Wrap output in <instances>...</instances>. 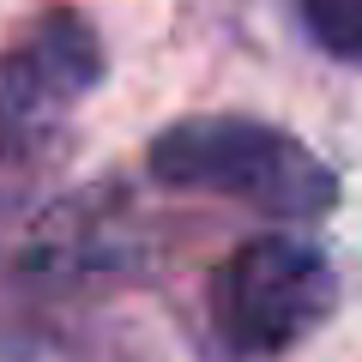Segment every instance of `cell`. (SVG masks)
<instances>
[{
    "label": "cell",
    "instance_id": "cell-4",
    "mask_svg": "<svg viewBox=\"0 0 362 362\" xmlns=\"http://www.w3.org/2000/svg\"><path fill=\"white\" fill-rule=\"evenodd\" d=\"M133 254L127 242V211L115 194H73L37 223L25 259L30 272H49V278H90V272H121Z\"/></svg>",
    "mask_w": 362,
    "mask_h": 362
},
{
    "label": "cell",
    "instance_id": "cell-2",
    "mask_svg": "<svg viewBox=\"0 0 362 362\" xmlns=\"http://www.w3.org/2000/svg\"><path fill=\"white\" fill-rule=\"evenodd\" d=\"M338 308V272L302 235H254L211 272V344L223 362H272Z\"/></svg>",
    "mask_w": 362,
    "mask_h": 362
},
{
    "label": "cell",
    "instance_id": "cell-1",
    "mask_svg": "<svg viewBox=\"0 0 362 362\" xmlns=\"http://www.w3.org/2000/svg\"><path fill=\"white\" fill-rule=\"evenodd\" d=\"M145 169L175 194H218L272 218H326L338 175L314 145L254 115H187L145 145Z\"/></svg>",
    "mask_w": 362,
    "mask_h": 362
},
{
    "label": "cell",
    "instance_id": "cell-3",
    "mask_svg": "<svg viewBox=\"0 0 362 362\" xmlns=\"http://www.w3.org/2000/svg\"><path fill=\"white\" fill-rule=\"evenodd\" d=\"M103 42L78 13L37 18L13 54H0V163H37L61 139L66 109L97 90Z\"/></svg>",
    "mask_w": 362,
    "mask_h": 362
},
{
    "label": "cell",
    "instance_id": "cell-5",
    "mask_svg": "<svg viewBox=\"0 0 362 362\" xmlns=\"http://www.w3.org/2000/svg\"><path fill=\"white\" fill-rule=\"evenodd\" d=\"M302 25L332 61L362 66V0H302Z\"/></svg>",
    "mask_w": 362,
    "mask_h": 362
}]
</instances>
